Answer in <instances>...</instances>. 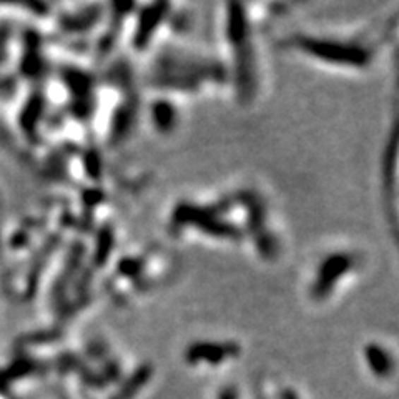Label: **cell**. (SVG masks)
<instances>
[{"label": "cell", "instance_id": "7a4b0ae2", "mask_svg": "<svg viewBox=\"0 0 399 399\" xmlns=\"http://www.w3.org/2000/svg\"><path fill=\"white\" fill-rule=\"evenodd\" d=\"M230 355V348L220 345H195L189 351V361H208V363H220Z\"/></svg>", "mask_w": 399, "mask_h": 399}, {"label": "cell", "instance_id": "5b68a950", "mask_svg": "<svg viewBox=\"0 0 399 399\" xmlns=\"http://www.w3.org/2000/svg\"><path fill=\"white\" fill-rule=\"evenodd\" d=\"M283 399H298V396L293 391H288V393L283 394Z\"/></svg>", "mask_w": 399, "mask_h": 399}, {"label": "cell", "instance_id": "6da1fadb", "mask_svg": "<svg viewBox=\"0 0 399 399\" xmlns=\"http://www.w3.org/2000/svg\"><path fill=\"white\" fill-rule=\"evenodd\" d=\"M366 361H368L369 368L373 369L374 374L378 376L386 378L391 374L393 371V363L389 355L383 348H379L378 345H369L366 350Z\"/></svg>", "mask_w": 399, "mask_h": 399}, {"label": "cell", "instance_id": "277c9868", "mask_svg": "<svg viewBox=\"0 0 399 399\" xmlns=\"http://www.w3.org/2000/svg\"><path fill=\"white\" fill-rule=\"evenodd\" d=\"M218 399H237V393L233 389H225V391L220 394Z\"/></svg>", "mask_w": 399, "mask_h": 399}, {"label": "cell", "instance_id": "3957f363", "mask_svg": "<svg viewBox=\"0 0 399 399\" xmlns=\"http://www.w3.org/2000/svg\"><path fill=\"white\" fill-rule=\"evenodd\" d=\"M147 379H148V373L145 374V371H140L137 376H135V379H130V381L125 384V388L119 393V396H117V399H129V398H131L135 393L138 391L140 388H142V384L147 381Z\"/></svg>", "mask_w": 399, "mask_h": 399}]
</instances>
